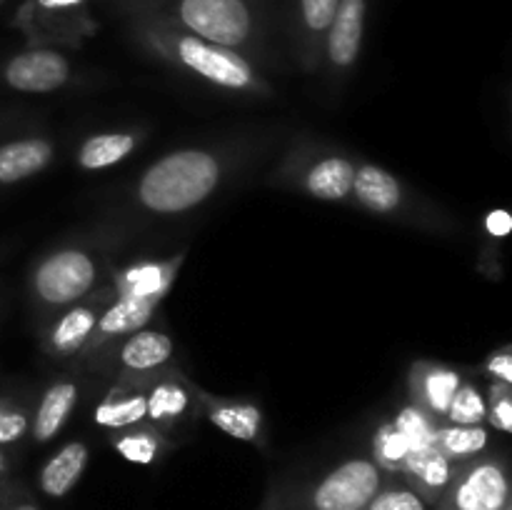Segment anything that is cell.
I'll use <instances>...</instances> for the list:
<instances>
[{
	"mask_svg": "<svg viewBox=\"0 0 512 510\" xmlns=\"http://www.w3.org/2000/svg\"><path fill=\"white\" fill-rule=\"evenodd\" d=\"M3 83L15 93L45 95L65 88L73 78V65L53 48H28L13 55L0 73Z\"/></svg>",
	"mask_w": 512,
	"mask_h": 510,
	"instance_id": "obj_12",
	"label": "cell"
},
{
	"mask_svg": "<svg viewBox=\"0 0 512 510\" xmlns=\"http://www.w3.org/2000/svg\"><path fill=\"white\" fill-rule=\"evenodd\" d=\"M200 413L198 395H195V383L178 370V365L160 370L148 380V410L145 420L170 435L178 425L188 423Z\"/></svg>",
	"mask_w": 512,
	"mask_h": 510,
	"instance_id": "obj_11",
	"label": "cell"
},
{
	"mask_svg": "<svg viewBox=\"0 0 512 510\" xmlns=\"http://www.w3.org/2000/svg\"><path fill=\"white\" fill-rule=\"evenodd\" d=\"M365 0H340L325 40V58L335 73H348L358 63L365 33Z\"/></svg>",
	"mask_w": 512,
	"mask_h": 510,
	"instance_id": "obj_19",
	"label": "cell"
},
{
	"mask_svg": "<svg viewBox=\"0 0 512 510\" xmlns=\"http://www.w3.org/2000/svg\"><path fill=\"white\" fill-rule=\"evenodd\" d=\"M55 160V143L45 135H25V138L0 143V188L25 183L43 173Z\"/></svg>",
	"mask_w": 512,
	"mask_h": 510,
	"instance_id": "obj_20",
	"label": "cell"
},
{
	"mask_svg": "<svg viewBox=\"0 0 512 510\" xmlns=\"http://www.w3.org/2000/svg\"><path fill=\"white\" fill-rule=\"evenodd\" d=\"M358 160L340 150H308L285 160L278 178L325 203H350Z\"/></svg>",
	"mask_w": 512,
	"mask_h": 510,
	"instance_id": "obj_8",
	"label": "cell"
},
{
	"mask_svg": "<svg viewBox=\"0 0 512 510\" xmlns=\"http://www.w3.org/2000/svg\"><path fill=\"white\" fill-rule=\"evenodd\" d=\"M288 498V485L283 480H275V483H270L258 510H288Z\"/></svg>",
	"mask_w": 512,
	"mask_h": 510,
	"instance_id": "obj_36",
	"label": "cell"
},
{
	"mask_svg": "<svg viewBox=\"0 0 512 510\" xmlns=\"http://www.w3.org/2000/svg\"><path fill=\"white\" fill-rule=\"evenodd\" d=\"M388 473L375 465L373 458L355 455L343 460L320 480L310 485L305 493V508L308 510H365L375 498Z\"/></svg>",
	"mask_w": 512,
	"mask_h": 510,
	"instance_id": "obj_7",
	"label": "cell"
},
{
	"mask_svg": "<svg viewBox=\"0 0 512 510\" xmlns=\"http://www.w3.org/2000/svg\"><path fill=\"white\" fill-rule=\"evenodd\" d=\"M0 5H3V0H0Z\"/></svg>",
	"mask_w": 512,
	"mask_h": 510,
	"instance_id": "obj_39",
	"label": "cell"
},
{
	"mask_svg": "<svg viewBox=\"0 0 512 510\" xmlns=\"http://www.w3.org/2000/svg\"><path fill=\"white\" fill-rule=\"evenodd\" d=\"M410 445L403 438L398 428H395L393 420L388 423H380L373 433V460L383 473L388 475H400L403 473L405 463L410 458Z\"/></svg>",
	"mask_w": 512,
	"mask_h": 510,
	"instance_id": "obj_26",
	"label": "cell"
},
{
	"mask_svg": "<svg viewBox=\"0 0 512 510\" xmlns=\"http://www.w3.org/2000/svg\"><path fill=\"white\" fill-rule=\"evenodd\" d=\"M338 3L340 0H300V15H303V25L310 38H320L328 33Z\"/></svg>",
	"mask_w": 512,
	"mask_h": 510,
	"instance_id": "obj_32",
	"label": "cell"
},
{
	"mask_svg": "<svg viewBox=\"0 0 512 510\" xmlns=\"http://www.w3.org/2000/svg\"><path fill=\"white\" fill-rule=\"evenodd\" d=\"M195 395H198L200 413L210 420L225 435L243 443L265 448V418L263 410L248 400H230L220 395L208 393L195 383Z\"/></svg>",
	"mask_w": 512,
	"mask_h": 510,
	"instance_id": "obj_15",
	"label": "cell"
},
{
	"mask_svg": "<svg viewBox=\"0 0 512 510\" xmlns=\"http://www.w3.org/2000/svg\"><path fill=\"white\" fill-rule=\"evenodd\" d=\"M90 463V448L85 440H68L60 445L43 465L38 473V488L48 498H65L83 478L85 468Z\"/></svg>",
	"mask_w": 512,
	"mask_h": 510,
	"instance_id": "obj_22",
	"label": "cell"
},
{
	"mask_svg": "<svg viewBox=\"0 0 512 510\" xmlns=\"http://www.w3.org/2000/svg\"><path fill=\"white\" fill-rule=\"evenodd\" d=\"M0 510H40V505L23 480L5 475L0 478Z\"/></svg>",
	"mask_w": 512,
	"mask_h": 510,
	"instance_id": "obj_33",
	"label": "cell"
},
{
	"mask_svg": "<svg viewBox=\"0 0 512 510\" xmlns=\"http://www.w3.org/2000/svg\"><path fill=\"white\" fill-rule=\"evenodd\" d=\"M365 510H430V505L400 475H388Z\"/></svg>",
	"mask_w": 512,
	"mask_h": 510,
	"instance_id": "obj_30",
	"label": "cell"
},
{
	"mask_svg": "<svg viewBox=\"0 0 512 510\" xmlns=\"http://www.w3.org/2000/svg\"><path fill=\"white\" fill-rule=\"evenodd\" d=\"M488 410H485V423L493 425V430L508 435L512 430V385L508 383H490Z\"/></svg>",
	"mask_w": 512,
	"mask_h": 510,
	"instance_id": "obj_31",
	"label": "cell"
},
{
	"mask_svg": "<svg viewBox=\"0 0 512 510\" xmlns=\"http://www.w3.org/2000/svg\"><path fill=\"white\" fill-rule=\"evenodd\" d=\"M480 370H483V375L490 383L512 385V345H503V348L488 353V358L480 365Z\"/></svg>",
	"mask_w": 512,
	"mask_h": 510,
	"instance_id": "obj_34",
	"label": "cell"
},
{
	"mask_svg": "<svg viewBox=\"0 0 512 510\" xmlns=\"http://www.w3.org/2000/svg\"><path fill=\"white\" fill-rule=\"evenodd\" d=\"M510 473L508 460L500 455L483 453L460 463L453 480L440 495L433 510H508Z\"/></svg>",
	"mask_w": 512,
	"mask_h": 510,
	"instance_id": "obj_5",
	"label": "cell"
},
{
	"mask_svg": "<svg viewBox=\"0 0 512 510\" xmlns=\"http://www.w3.org/2000/svg\"><path fill=\"white\" fill-rule=\"evenodd\" d=\"M30 435V408L13 395L0 393V448L20 445Z\"/></svg>",
	"mask_w": 512,
	"mask_h": 510,
	"instance_id": "obj_29",
	"label": "cell"
},
{
	"mask_svg": "<svg viewBox=\"0 0 512 510\" xmlns=\"http://www.w3.org/2000/svg\"><path fill=\"white\" fill-rule=\"evenodd\" d=\"M173 18L175 28L230 50L253 38V13L245 0H175Z\"/></svg>",
	"mask_w": 512,
	"mask_h": 510,
	"instance_id": "obj_6",
	"label": "cell"
},
{
	"mask_svg": "<svg viewBox=\"0 0 512 510\" xmlns=\"http://www.w3.org/2000/svg\"><path fill=\"white\" fill-rule=\"evenodd\" d=\"M485 410H488V400L480 390L478 383L465 380L458 390H455L450 408L445 413V423L453 425H485Z\"/></svg>",
	"mask_w": 512,
	"mask_h": 510,
	"instance_id": "obj_27",
	"label": "cell"
},
{
	"mask_svg": "<svg viewBox=\"0 0 512 510\" xmlns=\"http://www.w3.org/2000/svg\"><path fill=\"white\" fill-rule=\"evenodd\" d=\"M110 445H113V450L120 458L135 465H155L173 448L168 435L160 433L148 420L118 430V433H110Z\"/></svg>",
	"mask_w": 512,
	"mask_h": 510,
	"instance_id": "obj_24",
	"label": "cell"
},
{
	"mask_svg": "<svg viewBox=\"0 0 512 510\" xmlns=\"http://www.w3.org/2000/svg\"><path fill=\"white\" fill-rule=\"evenodd\" d=\"M158 308L160 300L155 298H113L105 305L103 313H100L98 325H95L93 335H90L88 345H85L80 358L90 360L95 353L108 348L115 340L125 338V335L150 325L155 313H158Z\"/></svg>",
	"mask_w": 512,
	"mask_h": 510,
	"instance_id": "obj_16",
	"label": "cell"
},
{
	"mask_svg": "<svg viewBox=\"0 0 512 510\" xmlns=\"http://www.w3.org/2000/svg\"><path fill=\"white\" fill-rule=\"evenodd\" d=\"M395 428L403 433V438L408 440L410 450H425L433 448L435 443V430H438V420L430 418L425 410H420L415 403H408L405 408L398 410V415L393 418Z\"/></svg>",
	"mask_w": 512,
	"mask_h": 510,
	"instance_id": "obj_28",
	"label": "cell"
},
{
	"mask_svg": "<svg viewBox=\"0 0 512 510\" xmlns=\"http://www.w3.org/2000/svg\"><path fill=\"white\" fill-rule=\"evenodd\" d=\"M10 470H13V460H10L8 448H0V478L10 475Z\"/></svg>",
	"mask_w": 512,
	"mask_h": 510,
	"instance_id": "obj_37",
	"label": "cell"
},
{
	"mask_svg": "<svg viewBox=\"0 0 512 510\" xmlns=\"http://www.w3.org/2000/svg\"><path fill=\"white\" fill-rule=\"evenodd\" d=\"M185 255H188V250L183 248L165 260L140 258L123 265V268L113 265L110 268V288H113L115 298H155L163 303L165 295L173 290L175 280H178Z\"/></svg>",
	"mask_w": 512,
	"mask_h": 510,
	"instance_id": "obj_13",
	"label": "cell"
},
{
	"mask_svg": "<svg viewBox=\"0 0 512 510\" xmlns=\"http://www.w3.org/2000/svg\"><path fill=\"white\" fill-rule=\"evenodd\" d=\"M148 410V380L118 378L95 403L93 425L105 433H118L145 420Z\"/></svg>",
	"mask_w": 512,
	"mask_h": 510,
	"instance_id": "obj_18",
	"label": "cell"
},
{
	"mask_svg": "<svg viewBox=\"0 0 512 510\" xmlns=\"http://www.w3.org/2000/svg\"><path fill=\"white\" fill-rule=\"evenodd\" d=\"M145 43L170 65L203 80L210 88L245 95V98H275L273 85L238 50L208 43V40L185 33L175 25L173 28H148Z\"/></svg>",
	"mask_w": 512,
	"mask_h": 510,
	"instance_id": "obj_2",
	"label": "cell"
},
{
	"mask_svg": "<svg viewBox=\"0 0 512 510\" xmlns=\"http://www.w3.org/2000/svg\"><path fill=\"white\" fill-rule=\"evenodd\" d=\"M100 265L93 250L63 245L35 260L28 275V295L40 313H58L98 288Z\"/></svg>",
	"mask_w": 512,
	"mask_h": 510,
	"instance_id": "obj_3",
	"label": "cell"
},
{
	"mask_svg": "<svg viewBox=\"0 0 512 510\" xmlns=\"http://www.w3.org/2000/svg\"><path fill=\"white\" fill-rule=\"evenodd\" d=\"M103 363L118 378H143L150 380L160 370L170 368L175 363V343L173 335L163 328L145 325L125 338L115 340L108 348L95 353L90 363Z\"/></svg>",
	"mask_w": 512,
	"mask_h": 510,
	"instance_id": "obj_9",
	"label": "cell"
},
{
	"mask_svg": "<svg viewBox=\"0 0 512 510\" xmlns=\"http://www.w3.org/2000/svg\"><path fill=\"white\" fill-rule=\"evenodd\" d=\"M350 203H355L360 210L375 215V218L438 228L433 210L425 208V200L418 198L398 175L375 163L358 160Z\"/></svg>",
	"mask_w": 512,
	"mask_h": 510,
	"instance_id": "obj_4",
	"label": "cell"
},
{
	"mask_svg": "<svg viewBox=\"0 0 512 510\" xmlns=\"http://www.w3.org/2000/svg\"><path fill=\"white\" fill-rule=\"evenodd\" d=\"M143 140L145 133L135 128L93 133L80 143L78 153H75V163H78V168L88 170V173H100V170H108L128 160L140 148Z\"/></svg>",
	"mask_w": 512,
	"mask_h": 510,
	"instance_id": "obj_21",
	"label": "cell"
},
{
	"mask_svg": "<svg viewBox=\"0 0 512 510\" xmlns=\"http://www.w3.org/2000/svg\"><path fill=\"white\" fill-rule=\"evenodd\" d=\"M80 380L75 375H60L50 380L40 393L38 403L30 410V435L33 443L45 445L58 438L68 420L73 418L75 405L80 400Z\"/></svg>",
	"mask_w": 512,
	"mask_h": 510,
	"instance_id": "obj_17",
	"label": "cell"
},
{
	"mask_svg": "<svg viewBox=\"0 0 512 510\" xmlns=\"http://www.w3.org/2000/svg\"><path fill=\"white\" fill-rule=\"evenodd\" d=\"M490 433L485 425H453V423H440L435 430V443L450 463L460 465L468 460L478 458V455L488 453Z\"/></svg>",
	"mask_w": 512,
	"mask_h": 510,
	"instance_id": "obj_25",
	"label": "cell"
},
{
	"mask_svg": "<svg viewBox=\"0 0 512 510\" xmlns=\"http://www.w3.org/2000/svg\"><path fill=\"white\" fill-rule=\"evenodd\" d=\"M0 128H3V115H0Z\"/></svg>",
	"mask_w": 512,
	"mask_h": 510,
	"instance_id": "obj_38",
	"label": "cell"
},
{
	"mask_svg": "<svg viewBox=\"0 0 512 510\" xmlns=\"http://www.w3.org/2000/svg\"><path fill=\"white\" fill-rule=\"evenodd\" d=\"M465 380H468V375L463 368L433 363V360H415L408 370L410 403L418 405L438 423H445L450 400Z\"/></svg>",
	"mask_w": 512,
	"mask_h": 510,
	"instance_id": "obj_14",
	"label": "cell"
},
{
	"mask_svg": "<svg viewBox=\"0 0 512 510\" xmlns=\"http://www.w3.org/2000/svg\"><path fill=\"white\" fill-rule=\"evenodd\" d=\"M455 468H458V465L450 463L438 448H425L410 453L400 478H403L415 493L423 495V500L430 508H435L440 495L445 493V488H448L450 480H453Z\"/></svg>",
	"mask_w": 512,
	"mask_h": 510,
	"instance_id": "obj_23",
	"label": "cell"
},
{
	"mask_svg": "<svg viewBox=\"0 0 512 510\" xmlns=\"http://www.w3.org/2000/svg\"><path fill=\"white\" fill-rule=\"evenodd\" d=\"M512 230V215L505 208L490 210L485 215V233L490 240H505Z\"/></svg>",
	"mask_w": 512,
	"mask_h": 510,
	"instance_id": "obj_35",
	"label": "cell"
},
{
	"mask_svg": "<svg viewBox=\"0 0 512 510\" xmlns=\"http://www.w3.org/2000/svg\"><path fill=\"white\" fill-rule=\"evenodd\" d=\"M228 173V158L213 148H180L165 153L133 185L138 208L153 215H183L215 195Z\"/></svg>",
	"mask_w": 512,
	"mask_h": 510,
	"instance_id": "obj_1",
	"label": "cell"
},
{
	"mask_svg": "<svg viewBox=\"0 0 512 510\" xmlns=\"http://www.w3.org/2000/svg\"><path fill=\"white\" fill-rule=\"evenodd\" d=\"M115 298L113 288L108 285H98L90 295H85L78 303L68 305V308L53 313V318L45 325L43 335H40V345L43 353L50 360L58 363H68V360H78L83 355L85 345H88L90 335H93L95 325H98L100 313L105 305Z\"/></svg>",
	"mask_w": 512,
	"mask_h": 510,
	"instance_id": "obj_10",
	"label": "cell"
}]
</instances>
